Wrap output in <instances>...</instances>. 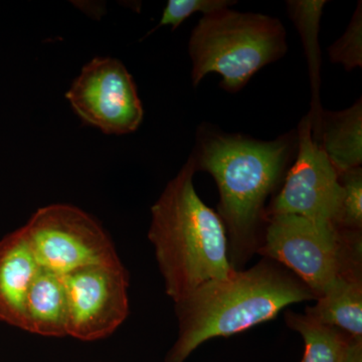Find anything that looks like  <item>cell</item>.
Masks as SVG:
<instances>
[{"label": "cell", "mask_w": 362, "mask_h": 362, "mask_svg": "<svg viewBox=\"0 0 362 362\" xmlns=\"http://www.w3.org/2000/svg\"><path fill=\"white\" fill-rule=\"evenodd\" d=\"M197 166L190 156L151 209L148 238L166 294L177 303L202 285L233 270L225 226L194 185Z\"/></svg>", "instance_id": "cell-3"}, {"label": "cell", "mask_w": 362, "mask_h": 362, "mask_svg": "<svg viewBox=\"0 0 362 362\" xmlns=\"http://www.w3.org/2000/svg\"><path fill=\"white\" fill-rule=\"evenodd\" d=\"M325 4L326 1L324 0L287 2L288 11L293 23L297 25L301 37H303L305 47L310 62L312 76L315 77L316 82H318L320 62L318 42L319 23Z\"/></svg>", "instance_id": "cell-15"}, {"label": "cell", "mask_w": 362, "mask_h": 362, "mask_svg": "<svg viewBox=\"0 0 362 362\" xmlns=\"http://www.w3.org/2000/svg\"><path fill=\"white\" fill-rule=\"evenodd\" d=\"M292 272L316 299L342 276L361 275V232L293 214L267 218L257 250Z\"/></svg>", "instance_id": "cell-5"}, {"label": "cell", "mask_w": 362, "mask_h": 362, "mask_svg": "<svg viewBox=\"0 0 362 362\" xmlns=\"http://www.w3.org/2000/svg\"><path fill=\"white\" fill-rule=\"evenodd\" d=\"M361 8V1H359L349 28L342 37L329 47L331 63L340 64L346 71L362 66Z\"/></svg>", "instance_id": "cell-16"}, {"label": "cell", "mask_w": 362, "mask_h": 362, "mask_svg": "<svg viewBox=\"0 0 362 362\" xmlns=\"http://www.w3.org/2000/svg\"><path fill=\"white\" fill-rule=\"evenodd\" d=\"M63 279L69 337L83 341L102 339L127 318L128 276L122 264L87 267Z\"/></svg>", "instance_id": "cell-9"}, {"label": "cell", "mask_w": 362, "mask_h": 362, "mask_svg": "<svg viewBox=\"0 0 362 362\" xmlns=\"http://www.w3.org/2000/svg\"><path fill=\"white\" fill-rule=\"evenodd\" d=\"M343 187L341 220L339 226L350 230L362 228V170L349 169L339 175Z\"/></svg>", "instance_id": "cell-17"}, {"label": "cell", "mask_w": 362, "mask_h": 362, "mask_svg": "<svg viewBox=\"0 0 362 362\" xmlns=\"http://www.w3.org/2000/svg\"><path fill=\"white\" fill-rule=\"evenodd\" d=\"M297 135L296 159L267 209V218L274 214H293L339 226L343 202L339 173L314 140L311 116L301 121Z\"/></svg>", "instance_id": "cell-7"}, {"label": "cell", "mask_w": 362, "mask_h": 362, "mask_svg": "<svg viewBox=\"0 0 362 362\" xmlns=\"http://www.w3.org/2000/svg\"><path fill=\"white\" fill-rule=\"evenodd\" d=\"M315 301V305L307 307L305 315L362 339L361 275L338 278Z\"/></svg>", "instance_id": "cell-13"}, {"label": "cell", "mask_w": 362, "mask_h": 362, "mask_svg": "<svg viewBox=\"0 0 362 362\" xmlns=\"http://www.w3.org/2000/svg\"><path fill=\"white\" fill-rule=\"evenodd\" d=\"M287 33L266 14L230 8L202 16L190 35L192 85L211 73L221 77V89L238 93L255 74L285 56Z\"/></svg>", "instance_id": "cell-4"}, {"label": "cell", "mask_w": 362, "mask_h": 362, "mask_svg": "<svg viewBox=\"0 0 362 362\" xmlns=\"http://www.w3.org/2000/svg\"><path fill=\"white\" fill-rule=\"evenodd\" d=\"M68 306L62 276L40 268L28 290L23 330L49 337L66 335Z\"/></svg>", "instance_id": "cell-12"}, {"label": "cell", "mask_w": 362, "mask_h": 362, "mask_svg": "<svg viewBox=\"0 0 362 362\" xmlns=\"http://www.w3.org/2000/svg\"><path fill=\"white\" fill-rule=\"evenodd\" d=\"M312 119L314 140L339 175L362 164V102L342 111L319 112Z\"/></svg>", "instance_id": "cell-11"}, {"label": "cell", "mask_w": 362, "mask_h": 362, "mask_svg": "<svg viewBox=\"0 0 362 362\" xmlns=\"http://www.w3.org/2000/svg\"><path fill=\"white\" fill-rule=\"evenodd\" d=\"M285 322L303 338L302 362H347L351 337L341 330L292 311L286 312Z\"/></svg>", "instance_id": "cell-14"}, {"label": "cell", "mask_w": 362, "mask_h": 362, "mask_svg": "<svg viewBox=\"0 0 362 362\" xmlns=\"http://www.w3.org/2000/svg\"><path fill=\"white\" fill-rule=\"evenodd\" d=\"M21 230L40 268L62 277L87 267L121 263L101 226L78 207H42Z\"/></svg>", "instance_id": "cell-6"}, {"label": "cell", "mask_w": 362, "mask_h": 362, "mask_svg": "<svg viewBox=\"0 0 362 362\" xmlns=\"http://www.w3.org/2000/svg\"><path fill=\"white\" fill-rule=\"evenodd\" d=\"M313 300L300 279L272 259L233 271L175 303L178 337L165 362H185L207 340L238 334L273 320L290 305Z\"/></svg>", "instance_id": "cell-2"}, {"label": "cell", "mask_w": 362, "mask_h": 362, "mask_svg": "<svg viewBox=\"0 0 362 362\" xmlns=\"http://www.w3.org/2000/svg\"><path fill=\"white\" fill-rule=\"evenodd\" d=\"M40 270L21 228L0 240V321L23 329L26 296Z\"/></svg>", "instance_id": "cell-10"}, {"label": "cell", "mask_w": 362, "mask_h": 362, "mask_svg": "<svg viewBox=\"0 0 362 362\" xmlns=\"http://www.w3.org/2000/svg\"><path fill=\"white\" fill-rule=\"evenodd\" d=\"M297 146L295 131L273 141H259L207 126L199 128L192 156L197 171L209 173L218 187V214L225 226L233 270H240L261 245L266 202L287 173Z\"/></svg>", "instance_id": "cell-1"}, {"label": "cell", "mask_w": 362, "mask_h": 362, "mask_svg": "<svg viewBox=\"0 0 362 362\" xmlns=\"http://www.w3.org/2000/svg\"><path fill=\"white\" fill-rule=\"evenodd\" d=\"M237 1L230 0H169L164 8L158 25L150 33L164 25H171L175 30L187 18L197 13L206 14L216 13L221 9L230 8Z\"/></svg>", "instance_id": "cell-18"}, {"label": "cell", "mask_w": 362, "mask_h": 362, "mask_svg": "<svg viewBox=\"0 0 362 362\" xmlns=\"http://www.w3.org/2000/svg\"><path fill=\"white\" fill-rule=\"evenodd\" d=\"M66 97L83 122L105 134H128L141 125L144 112L134 80L117 59H93Z\"/></svg>", "instance_id": "cell-8"}]
</instances>
